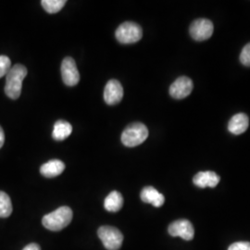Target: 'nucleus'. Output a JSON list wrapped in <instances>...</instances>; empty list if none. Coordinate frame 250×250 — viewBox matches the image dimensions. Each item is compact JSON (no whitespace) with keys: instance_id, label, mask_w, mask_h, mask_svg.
<instances>
[{"instance_id":"nucleus-1","label":"nucleus","mask_w":250,"mask_h":250,"mask_svg":"<svg viewBox=\"0 0 250 250\" xmlns=\"http://www.w3.org/2000/svg\"><path fill=\"white\" fill-rule=\"evenodd\" d=\"M27 73L26 67L21 64H16L11 67L6 75L5 85V93L9 99L15 100L20 98L22 89V82L26 77Z\"/></svg>"},{"instance_id":"nucleus-2","label":"nucleus","mask_w":250,"mask_h":250,"mask_svg":"<svg viewBox=\"0 0 250 250\" xmlns=\"http://www.w3.org/2000/svg\"><path fill=\"white\" fill-rule=\"evenodd\" d=\"M72 220V210L66 206L59 208L52 212L45 215L42 224L47 230L59 232L71 224Z\"/></svg>"},{"instance_id":"nucleus-3","label":"nucleus","mask_w":250,"mask_h":250,"mask_svg":"<svg viewBox=\"0 0 250 250\" xmlns=\"http://www.w3.org/2000/svg\"><path fill=\"white\" fill-rule=\"evenodd\" d=\"M147 137V127L142 123H134L125 128L122 134V142L125 146L134 147L144 143Z\"/></svg>"},{"instance_id":"nucleus-4","label":"nucleus","mask_w":250,"mask_h":250,"mask_svg":"<svg viewBox=\"0 0 250 250\" xmlns=\"http://www.w3.org/2000/svg\"><path fill=\"white\" fill-rule=\"evenodd\" d=\"M115 36L122 44H134L142 38L143 30L137 23L126 21L118 27Z\"/></svg>"},{"instance_id":"nucleus-5","label":"nucleus","mask_w":250,"mask_h":250,"mask_svg":"<svg viewBox=\"0 0 250 250\" xmlns=\"http://www.w3.org/2000/svg\"><path fill=\"white\" fill-rule=\"evenodd\" d=\"M98 234L106 250H119L121 249L124 242V235L115 227L102 226L99 228Z\"/></svg>"},{"instance_id":"nucleus-6","label":"nucleus","mask_w":250,"mask_h":250,"mask_svg":"<svg viewBox=\"0 0 250 250\" xmlns=\"http://www.w3.org/2000/svg\"><path fill=\"white\" fill-rule=\"evenodd\" d=\"M214 31L213 23L208 19H197L190 26V36L196 41H205L209 39Z\"/></svg>"},{"instance_id":"nucleus-7","label":"nucleus","mask_w":250,"mask_h":250,"mask_svg":"<svg viewBox=\"0 0 250 250\" xmlns=\"http://www.w3.org/2000/svg\"><path fill=\"white\" fill-rule=\"evenodd\" d=\"M61 71L63 82L66 85L74 86L80 82V73L76 63L71 57H67L63 60Z\"/></svg>"},{"instance_id":"nucleus-8","label":"nucleus","mask_w":250,"mask_h":250,"mask_svg":"<svg viewBox=\"0 0 250 250\" xmlns=\"http://www.w3.org/2000/svg\"><path fill=\"white\" fill-rule=\"evenodd\" d=\"M168 232L171 236H179L186 241H190L194 238L195 230L192 224L188 220H178L170 224Z\"/></svg>"},{"instance_id":"nucleus-9","label":"nucleus","mask_w":250,"mask_h":250,"mask_svg":"<svg viewBox=\"0 0 250 250\" xmlns=\"http://www.w3.org/2000/svg\"><path fill=\"white\" fill-rule=\"evenodd\" d=\"M193 82L187 76L179 77L174 81L170 87V95L175 99H186L193 91Z\"/></svg>"},{"instance_id":"nucleus-10","label":"nucleus","mask_w":250,"mask_h":250,"mask_svg":"<svg viewBox=\"0 0 250 250\" xmlns=\"http://www.w3.org/2000/svg\"><path fill=\"white\" fill-rule=\"evenodd\" d=\"M124 98V88L118 80L108 81L104 90V100L107 105L113 106Z\"/></svg>"},{"instance_id":"nucleus-11","label":"nucleus","mask_w":250,"mask_h":250,"mask_svg":"<svg viewBox=\"0 0 250 250\" xmlns=\"http://www.w3.org/2000/svg\"><path fill=\"white\" fill-rule=\"evenodd\" d=\"M220 176L213 171H200L193 179L197 188H215L220 182Z\"/></svg>"},{"instance_id":"nucleus-12","label":"nucleus","mask_w":250,"mask_h":250,"mask_svg":"<svg viewBox=\"0 0 250 250\" xmlns=\"http://www.w3.org/2000/svg\"><path fill=\"white\" fill-rule=\"evenodd\" d=\"M250 125V119L245 113H238L232 117L228 124V130L230 133L239 135L244 134Z\"/></svg>"},{"instance_id":"nucleus-13","label":"nucleus","mask_w":250,"mask_h":250,"mask_svg":"<svg viewBox=\"0 0 250 250\" xmlns=\"http://www.w3.org/2000/svg\"><path fill=\"white\" fill-rule=\"evenodd\" d=\"M141 199L145 203L152 204L156 208H160L164 204L165 197L161 194L157 189L152 187H146L144 188L141 192Z\"/></svg>"},{"instance_id":"nucleus-14","label":"nucleus","mask_w":250,"mask_h":250,"mask_svg":"<svg viewBox=\"0 0 250 250\" xmlns=\"http://www.w3.org/2000/svg\"><path fill=\"white\" fill-rule=\"evenodd\" d=\"M65 170V164L60 160H52L43 164L40 168V172L46 178H53L59 176Z\"/></svg>"},{"instance_id":"nucleus-15","label":"nucleus","mask_w":250,"mask_h":250,"mask_svg":"<svg viewBox=\"0 0 250 250\" xmlns=\"http://www.w3.org/2000/svg\"><path fill=\"white\" fill-rule=\"evenodd\" d=\"M72 133V126L66 121H58L54 125L52 136L57 141H62L68 138Z\"/></svg>"},{"instance_id":"nucleus-16","label":"nucleus","mask_w":250,"mask_h":250,"mask_svg":"<svg viewBox=\"0 0 250 250\" xmlns=\"http://www.w3.org/2000/svg\"><path fill=\"white\" fill-rule=\"evenodd\" d=\"M124 206V197L118 191H112L106 198L104 207L109 212H117L121 210Z\"/></svg>"},{"instance_id":"nucleus-17","label":"nucleus","mask_w":250,"mask_h":250,"mask_svg":"<svg viewBox=\"0 0 250 250\" xmlns=\"http://www.w3.org/2000/svg\"><path fill=\"white\" fill-rule=\"evenodd\" d=\"M12 213V204L8 194L0 191V218H8Z\"/></svg>"},{"instance_id":"nucleus-18","label":"nucleus","mask_w":250,"mask_h":250,"mask_svg":"<svg viewBox=\"0 0 250 250\" xmlns=\"http://www.w3.org/2000/svg\"><path fill=\"white\" fill-rule=\"evenodd\" d=\"M66 2V0H42L41 4L47 13L53 14L61 11Z\"/></svg>"},{"instance_id":"nucleus-19","label":"nucleus","mask_w":250,"mask_h":250,"mask_svg":"<svg viewBox=\"0 0 250 250\" xmlns=\"http://www.w3.org/2000/svg\"><path fill=\"white\" fill-rule=\"evenodd\" d=\"M11 69V62L9 57L0 56V78L6 76Z\"/></svg>"},{"instance_id":"nucleus-20","label":"nucleus","mask_w":250,"mask_h":250,"mask_svg":"<svg viewBox=\"0 0 250 250\" xmlns=\"http://www.w3.org/2000/svg\"><path fill=\"white\" fill-rule=\"evenodd\" d=\"M240 62L243 65L250 67V43L245 45L240 54Z\"/></svg>"},{"instance_id":"nucleus-21","label":"nucleus","mask_w":250,"mask_h":250,"mask_svg":"<svg viewBox=\"0 0 250 250\" xmlns=\"http://www.w3.org/2000/svg\"><path fill=\"white\" fill-rule=\"evenodd\" d=\"M228 250H250V242H236L231 245Z\"/></svg>"},{"instance_id":"nucleus-22","label":"nucleus","mask_w":250,"mask_h":250,"mask_svg":"<svg viewBox=\"0 0 250 250\" xmlns=\"http://www.w3.org/2000/svg\"><path fill=\"white\" fill-rule=\"evenodd\" d=\"M22 250H41V249L37 244L33 243V244H30V245L26 246Z\"/></svg>"},{"instance_id":"nucleus-23","label":"nucleus","mask_w":250,"mask_h":250,"mask_svg":"<svg viewBox=\"0 0 250 250\" xmlns=\"http://www.w3.org/2000/svg\"><path fill=\"white\" fill-rule=\"evenodd\" d=\"M4 143H5V134L2 127L0 126V148L3 146Z\"/></svg>"}]
</instances>
